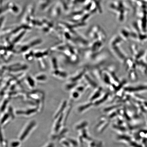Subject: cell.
Returning <instances> with one entry per match:
<instances>
[{
    "label": "cell",
    "mask_w": 147,
    "mask_h": 147,
    "mask_svg": "<svg viewBox=\"0 0 147 147\" xmlns=\"http://www.w3.org/2000/svg\"><path fill=\"white\" fill-rule=\"evenodd\" d=\"M36 125V122L34 121H32L30 123H29L28 125L27 126L26 128L22 135L20 137V140L22 141L25 138L27 137V135L29 133V132L32 129V128L34 127L35 125Z\"/></svg>",
    "instance_id": "6da1fadb"
},
{
    "label": "cell",
    "mask_w": 147,
    "mask_h": 147,
    "mask_svg": "<svg viewBox=\"0 0 147 147\" xmlns=\"http://www.w3.org/2000/svg\"><path fill=\"white\" fill-rule=\"evenodd\" d=\"M28 85L31 88H34L35 86V82L34 79L32 78L30 76H28L26 79Z\"/></svg>",
    "instance_id": "7a4b0ae2"
},
{
    "label": "cell",
    "mask_w": 147,
    "mask_h": 147,
    "mask_svg": "<svg viewBox=\"0 0 147 147\" xmlns=\"http://www.w3.org/2000/svg\"><path fill=\"white\" fill-rule=\"evenodd\" d=\"M36 80L39 82L45 81L47 80V77L45 74H40L38 75L36 77Z\"/></svg>",
    "instance_id": "3957f363"
},
{
    "label": "cell",
    "mask_w": 147,
    "mask_h": 147,
    "mask_svg": "<svg viewBox=\"0 0 147 147\" xmlns=\"http://www.w3.org/2000/svg\"><path fill=\"white\" fill-rule=\"evenodd\" d=\"M67 102L66 101H64L63 102V104H62L61 107L60 109L59 110L58 113H57L55 117H58L59 115L62 113V112L64 110V108L66 107V105H67Z\"/></svg>",
    "instance_id": "277c9868"
},
{
    "label": "cell",
    "mask_w": 147,
    "mask_h": 147,
    "mask_svg": "<svg viewBox=\"0 0 147 147\" xmlns=\"http://www.w3.org/2000/svg\"><path fill=\"white\" fill-rule=\"evenodd\" d=\"M62 115H61L60 116V117H59V119L58 120V122H57V124H56V127H55V129L56 130V131H58L60 127V123L61 122L62 119Z\"/></svg>",
    "instance_id": "5b68a950"
},
{
    "label": "cell",
    "mask_w": 147,
    "mask_h": 147,
    "mask_svg": "<svg viewBox=\"0 0 147 147\" xmlns=\"http://www.w3.org/2000/svg\"><path fill=\"white\" fill-rule=\"evenodd\" d=\"M53 66L54 69L56 70L58 69V64H57V61L56 58H53L52 59Z\"/></svg>",
    "instance_id": "8992f818"
},
{
    "label": "cell",
    "mask_w": 147,
    "mask_h": 147,
    "mask_svg": "<svg viewBox=\"0 0 147 147\" xmlns=\"http://www.w3.org/2000/svg\"><path fill=\"white\" fill-rule=\"evenodd\" d=\"M36 111V109H32L27 110L25 111V114L26 115H29L31 114L34 113Z\"/></svg>",
    "instance_id": "52a82bcc"
},
{
    "label": "cell",
    "mask_w": 147,
    "mask_h": 147,
    "mask_svg": "<svg viewBox=\"0 0 147 147\" xmlns=\"http://www.w3.org/2000/svg\"><path fill=\"white\" fill-rule=\"evenodd\" d=\"M9 117V114L8 113H6L3 115V117L2 119H1V123L2 124L4 123L5 121L7 120V119H8Z\"/></svg>",
    "instance_id": "ba28073f"
},
{
    "label": "cell",
    "mask_w": 147,
    "mask_h": 147,
    "mask_svg": "<svg viewBox=\"0 0 147 147\" xmlns=\"http://www.w3.org/2000/svg\"><path fill=\"white\" fill-rule=\"evenodd\" d=\"M8 101L7 100H5L4 102H3L2 106L1 107V111H3L5 110V107L7 105V103H8Z\"/></svg>",
    "instance_id": "9c48e42d"
},
{
    "label": "cell",
    "mask_w": 147,
    "mask_h": 147,
    "mask_svg": "<svg viewBox=\"0 0 147 147\" xmlns=\"http://www.w3.org/2000/svg\"><path fill=\"white\" fill-rule=\"evenodd\" d=\"M20 143L18 141H14L11 143V146L12 147H16L20 145Z\"/></svg>",
    "instance_id": "30bf717a"
},
{
    "label": "cell",
    "mask_w": 147,
    "mask_h": 147,
    "mask_svg": "<svg viewBox=\"0 0 147 147\" xmlns=\"http://www.w3.org/2000/svg\"><path fill=\"white\" fill-rule=\"evenodd\" d=\"M54 145L53 143H51V144L49 145L48 146L46 147H54Z\"/></svg>",
    "instance_id": "8fae6325"
}]
</instances>
